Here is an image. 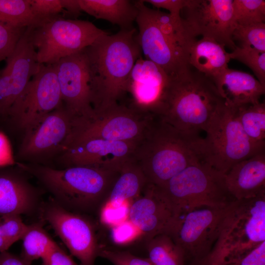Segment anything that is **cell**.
<instances>
[{
    "instance_id": "obj_30",
    "label": "cell",
    "mask_w": 265,
    "mask_h": 265,
    "mask_svg": "<svg viewBox=\"0 0 265 265\" xmlns=\"http://www.w3.org/2000/svg\"><path fill=\"white\" fill-rule=\"evenodd\" d=\"M44 223L41 220L28 225L22 238L23 248L20 256L29 263L42 258L56 244L44 229Z\"/></svg>"
},
{
    "instance_id": "obj_44",
    "label": "cell",
    "mask_w": 265,
    "mask_h": 265,
    "mask_svg": "<svg viewBox=\"0 0 265 265\" xmlns=\"http://www.w3.org/2000/svg\"><path fill=\"white\" fill-rule=\"evenodd\" d=\"M226 265H265V241L241 260Z\"/></svg>"
},
{
    "instance_id": "obj_35",
    "label": "cell",
    "mask_w": 265,
    "mask_h": 265,
    "mask_svg": "<svg viewBox=\"0 0 265 265\" xmlns=\"http://www.w3.org/2000/svg\"><path fill=\"white\" fill-rule=\"evenodd\" d=\"M98 257L109 261L114 265H154L147 258L133 254L127 250L110 247L102 244Z\"/></svg>"
},
{
    "instance_id": "obj_12",
    "label": "cell",
    "mask_w": 265,
    "mask_h": 265,
    "mask_svg": "<svg viewBox=\"0 0 265 265\" xmlns=\"http://www.w3.org/2000/svg\"><path fill=\"white\" fill-rule=\"evenodd\" d=\"M229 205L198 207L180 215L170 236L183 251L185 265L196 264L210 252Z\"/></svg>"
},
{
    "instance_id": "obj_15",
    "label": "cell",
    "mask_w": 265,
    "mask_h": 265,
    "mask_svg": "<svg viewBox=\"0 0 265 265\" xmlns=\"http://www.w3.org/2000/svg\"><path fill=\"white\" fill-rule=\"evenodd\" d=\"M63 105L74 121L94 115L91 106L90 70L84 49L53 64Z\"/></svg>"
},
{
    "instance_id": "obj_45",
    "label": "cell",
    "mask_w": 265,
    "mask_h": 265,
    "mask_svg": "<svg viewBox=\"0 0 265 265\" xmlns=\"http://www.w3.org/2000/svg\"><path fill=\"white\" fill-rule=\"evenodd\" d=\"M0 265H32V263L6 251L0 253Z\"/></svg>"
},
{
    "instance_id": "obj_6",
    "label": "cell",
    "mask_w": 265,
    "mask_h": 265,
    "mask_svg": "<svg viewBox=\"0 0 265 265\" xmlns=\"http://www.w3.org/2000/svg\"><path fill=\"white\" fill-rule=\"evenodd\" d=\"M178 218L201 207L223 208L235 200L229 193L225 175L204 162L189 165L159 187Z\"/></svg>"
},
{
    "instance_id": "obj_37",
    "label": "cell",
    "mask_w": 265,
    "mask_h": 265,
    "mask_svg": "<svg viewBox=\"0 0 265 265\" xmlns=\"http://www.w3.org/2000/svg\"><path fill=\"white\" fill-rule=\"evenodd\" d=\"M27 27H16L0 22V62L14 51Z\"/></svg>"
},
{
    "instance_id": "obj_31",
    "label": "cell",
    "mask_w": 265,
    "mask_h": 265,
    "mask_svg": "<svg viewBox=\"0 0 265 265\" xmlns=\"http://www.w3.org/2000/svg\"><path fill=\"white\" fill-rule=\"evenodd\" d=\"M49 19L36 16L31 10L29 0H0V22L10 26H35Z\"/></svg>"
},
{
    "instance_id": "obj_22",
    "label": "cell",
    "mask_w": 265,
    "mask_h": 265,
    "mask_svg": "<svg viewBox=\"0 0 265 265\" xmlns=\"http://www.w3.org/2000/svg\"><path fill=\"white\" fill-rule=\"evenodd\" d=\"M224 175L227 188L235 200L257 196L265 190V152L239 161Z\"/></svg>"
},
{
    "instance_id": "obj_3",
    "label": "cell",
    "mask_w": 265,
    "mask_h": 265,
    "mask_svg": "<svg viewBox=\"0 0 265 265\" xmlns=\"http://www.w3.org/2000/svg\"><path fill=\"white\" fill-rule=\"evenodd\" d=\"M201 138L182 132L158 116L137 144L133 158L148 183L161 187L186 167L204 162Z\"/></svg>"
},
{
    "instance_id": "obj_34",
    "label": "cell",
    "mask_w": 265,
    "mask_h": 265,
    "mask_svg": "<svg viewBox=\"0 0 265 265\" xmlns=\"http://www.w3.org/2000/svg\"><path fill=\"white\" fill-rule=\"evenodd\" d=\"M229 55L231 59L238 60L248 66L258 80L265 86V52L237 46Z\"/></svg>"
},
{
    "instance_id": "obj_17",
    "label": "cell",
    "mask_w": 265,
    "mask_h": 265,
    "mask_svg": "<svg viewBox=\"0 0 265 265\" xmlns=\"http://www.w3.org/2000/svg\"><path fill=\"white\" fill-rule=\"evenodd\" d=\"M170 80L162 68L140 56L126 83V93L132 97L130 105L142 112L160 117L165 109Z\"/></svg>"
},
{
    "instance_id": "obj_43",
    "label": "cell",
    "mask_w": 265,
    "mask_h": 265,
    "mask_svg": "<svg viewBox=\"0 0 265 265\" xmlns=\"http://www.w3.org/2000/svg\"><path fill=\"white\" fill-rule=\"evenodd\" d=\"M16 163L10 141L5 134L0 131V168L13 166Z\"/></svg>"
},
{
    "instance_id": "obj_23",
    "label": "cell",
    "mask_w": 265,
    "mask_h": 265,
    "mask_svg": "<svg viewBox=\"0 0 265 265\" xmlns=\"http://www.w3.org/2000/svg\"><path fill=\"white\" fill-rule=\"evenodd\" d=\"M212 81L225 104L231 107L259 103L265 92V86L253 76L229 68Z\"/></svg>"
},
{
    "instance_id": "obj_28",
    "label": "cell",
    "mask_w": 265,
    "mask_h": 265,
    "mask_svg": "<svg viewBox=\"0 0 265 265\" xmlns=\"http://www.w3.org/2000/svg\"><path fill=\"white\" fill-rule=\"evenodd\" d=\"M235 108L238 121L247 137L259 149L265 151V103L246 104Z\"/></svg>"
},
{
    "instance_id": "obj_19",
    "label": "cell",
    "mask_w": 265,
    "mask_h": 265,
    "mask_svg": "<svg viewBox=\"0 0 265 265\" xmlns=\"http://www.w3.org/2000/svg\"><path fill=\"white\" fill-rule=\"evenodd\" d=\"M135 2L138 10L135 20L138 27L137 37L145 58L159 66L170 79L178 77L190 66L188 62L160 31L151 8L143 0Z\"/></svg>"
},
{
    "instance_id": "obj_29",
    "label": "cell",
    "mask_w": 265,
    "mask_h": 265,
    "mask_svg": "<svg viewBox=\"0 0 265 265\" xmlns=\"http://www.w3.org/2000/svg\"><path fill=\"white\" fill-rule=\"evenodd\" d=\"M145 243L147 258L154 265H185L183 251L170 235L160 234Z\"/></svg>"
},
{
    "instance_id": "obj_38",
    "label": "cell",
    "mask_w": 265,
    "mask_h": 265,
    "mask_svg": "<svg viewBox=\"0 0 265 265\" xmlns=\"http://www.w3.org/2000/svg\"><path fill=\"white\" fill-rule=\"evenodd\" d=\"M132 203L126 202L119 207L103 205L96 216L99 225L111 228L127 219Z\"/></svg>"
},
{
    "instance_id": "obj_40",
    "label": "cell",
    "mask_w": 265,
    "mask_h": 265,
    "mask_svg": "<svg viewBox=\"0 0 265 265\" xmlns=\"http://www.w3.org/2000/svg\"><path fill=\"white\" fill-rule=\"evenodd\" d=\"M33 13L43 19H51L63 13L60 0H29Z\"/></svg>"
},
{
    "instance_id": "obj_42",
    "label": "cell",
    "mask_w": 265,
    "mask_h": 265,
    "mask_svg": "<svg viewBox=\"0 0 265 265\" xmlns=\"http://www.w3.org/2000/svg\"><path fill=\"white\" fill-rule=\"evenodd\" d=\"M159 9L167 10L169 14L175 17H181V11L189 4L190 0H143Z\"/></svg>"
},
{
    "instance_id": "obj_2",
    "label": "cell",
    "mask_w": 265,
    "mask_h": 265,
    "mask_svg": "<svg viewBox=\"0 0 265 265\" xmlns=\"http://www.w3.org/2000/svg\"><path fill=\"white\" fill-rule=\"evenodd\" d=\"M16 164L35 177L60 206L90 216H97L120 170L93 166L59 169L18 161Z\"/></svg>"
},
{
    "instance_id": "obj_13",
    "label": "cell",
    "mask_w": 265,
    "mask_h": 265,
    "mask_svg": "<svg viewBox=\"0 0 265 265\" xmlns=\"http://www.w3.org/2000/svg\"><path fill=\"white\" fill-rule=\"evenodd\" d=\"M74 120L62 104L24 134L16 161L45 165L63 151L72 134Z\"/></svg>"
},
{
    "instance_id": "obj_9",
    "label": "cell",
    "mask_w": 265,
    "mask_h": 265,
    "mask_svg": "<svg viewBox=\"0 0 265 265\" xmlns=\"http://www.w3.org/2000/svg\"><path fill=\"white\" fill-rule=\"evenodd\" d=\"M38 212L41 220L50 225L81 265H94L102 244L96 220L67 210L53 198L42 202Z\"/></svg>"
},
{
    "instance_id": "obj_4",
    "label": "cell",
    "mask_w": 265,
    "mask_h": 265,
    "mask_svg": "<svg viewBox=\"0 0 265 265\" xmlns=\"http://www.w3.org/2000/svg\"><path fill=\"white\" fill-rule=\"evenodd\" d=\"M224 103L212 80L190 66L170 79L160 117L182 132L200 136Z\"/></svg>"
},
{
    "instance_id": "obj_14",
    "label": "cell",
    "mask_w": 265,
    "mask_h": 265,
    "mask_svg": "<svg viewBox=\"0 0 265 265\" xmlns=\"http://www.w3.org/2000/svg\"><path fill=\"white\" fill-rule=\"evenodd\" d=\"M136 145L97 138H71L55 159L63 168L93 166L120 170L133 158Z\"/></svg>"
},
{
    "instance_id": "obj_20",
    "label": "cell",
    "mask_w": 265,
    "mask_h": 265,
    "mask_svg": "<svg viewBox=\"0 0 265 265\" xmlns=\"http://www.w3.org/2000/svg\"><path fill=\"white\" fill-rule=\"evenodd\" d=\"M128 219L141 232L144 242L160 234L170 235L178 221L161 188L149 183L131 204Z\"/></svg>"
},
{
    "instance_id": "obj_39",
    "label": "cell",
    "mask_w": 265,
    "mask_h": 265,
    "mask_svg": "<svg viewBox=\"0 0 265 265\" xmlns=\"http://www.w3.org/2000/svg\"><path fill=\"white\" fill-rule=\"evenodd\" d=\"M28 227L20 215L12 214L0 217V230L7 241L11 246L22 239Z\"/></svg>"
},
{
    "instance_id": "obj_33",
    "label": "cell",
    "mask_w": 265,
    "mask_h": 265,
    "mask_svg": "<svg viewBox=\"0 0 265 265\" xmlns=\"http://www.w3.org/2000/svg\"><path fill=\"white\" fill-rule=\"evenodd\" d=\"M232 38L234 42L237 41L239 43V47L265 52V23L243 26L237 25Z\"/></svg>"
},
{
    "instance_id": "obj_24",
    "label": "cell",
    "mask_w": 265,
    "mask_h": 265,
    "mask_svg": "<svg viewBox=\"0 0 265 265\" xmlns=\"http://www.w3.org/2000/svg\"><path fill=\"white\" fill-rule=\"evenodd\" d=\"M225 46L208 38L196 40L189 51V65L213 80L228 68L231 60Z\"/></svg>"
},
{
    "instance_id": "obj_21",
    "label": "cell",
    "mask_w": 265,
    "mask_h": 265,
    "mask_svg": "<svg viewBox=\"0 0 265 265\" xmlns=\"http://www.w3.org/2000/svg\"><path fill=\"white\" fill-rule=\"evenodd\" d=\"M41 203L38 190L21 169H0V217L31 214L38 212Z\"/></svg>"
},
{
    "instance_id": "obj_25",
    "label": "cell",
    "mask_w": 265,
    "mask_h": 265,
    "mask_svg": "<svg viewBox=\"0 0 265 265\" xmlns=\"http://www.w3.org/2000/svg\"><path fill=\"white\" fill-rule=\"evenodd\" d=\"M83 12L97 19L118 26L121 30L133 27L138 10L135 1L128 0H79Z\"/></svg>"
},
{
    "instance_id": "obj_18",
    "label": "cell",
    "mask_w": 265,
    "mask_h": 265,
    "mask_svg": "<svg viewBox=\"0 0 265 265\" xmlns=\"http://www.w3.org/2000/svg\"><path fill=\"white\" fill-rule=\"evenodd\" d=\"M27 27L12 54L6 59V65L0 71V120L4 119L22 94L40 64L29 38Z\"/></svg>"
},
{
    "instance_id": "obj_26",
    "label": "cell",
    "mask_w": 265,
    "mask_h": 265,
    "mask_svg": "<svg viewBox=\"0 0 265 265\" xmlns=\"http://www.w3.org/2000/svg\"><path fill=\"white\" fill-rule=\"evenodd\" d=\"M148 183L141 168L133 158L121 168L103 205L117 207L126 202L132 203L141 195Z\"/></svg>"
},
{
    "instance_id": "obj_8",
    "label": "cell",
    "mask_w": 265,
    "mask_h": 265,
    "mask_svg": "<svg viewBox=\"0 0 265 265\" xmlns=\"http://www.w3.org/2000/svg\"><path fill=\"white\" fill-rule=\"evenodd\" d=\"M107 33L90 22L60 15L30 26L29 38L39 63L53 64L83 50Z\"/></svg>"
},
{
    "instance_id": "obj_7",
    "label": "cell",
    "mask_w": 265,
    "mask_h": 265,
    "mask_svg": "<svg viewBox=\"0 0 265 265\" xmlns=\"http://www.w3.org/2000/svg\"><path fill=\"white\" fill-rule=\"evenodd\" d=\"M200 141L203 162L226 174L234 165L265 151L256 147L243 132L236 108L224 103L213 115Z\"/></svg>"
},
{
    "instance_id": "obj_16",
    "label": "cell",
    "mask_w": 265,
    "mask_h": 265,
    "mask_svg": "<svg viewBox=\"0 0 265 265\" xmlns=\"http://www.w3.org/2000/svg\"><path fill=\"white\" fill-rule=\"evenodd\" d=\"M182 11V18L195 37L201 35L232 50L237 46L232 38L237 26L233 0H190Z\"/></svg>"
},
{
    "instance_id": "obj_27",
    "label": "cell",
    "mask_w": 265,
    "mask_h": 265,
    "mask_svg": "<svg viewBox=\"0 0 265 265\" xmlns=\"http://www.w3.org/2000/svg\"><path fill=\"white\" fill-rule=\"evenodd\" d=\"M151 13L160 31L188 62L190 49L196 37L190 32L182 17H175L152 8Z\"/></svg>"
},
{
    "instance_id": "obj_1",
    "label": "cell",
    "mask_w": 265,
    "mask_h": 265,
    "mask_svg": "<svg viewBox=\"0 0 265 265\" xmlns=\"http://www.w3.org/2000/svg\"><path fill=\"white\" fill-rule=\"evenodd\" d=\"M135 28L105 34L84 49L90 70L93 112L119 103L129 76L141 56Z\"/></svg>"
},
{
    "instance_id": "obj_41",
    "label": "cell",
    "mask_w": 265,
    "mask_h": 265,
    "mask_svg": "<svg viewBox=\"0 0 265 265\" xmlns=\"http://www.w3.org/2000/svg\"><path fill=\"white\" fill-rule=\"evenodd\" d=\"M41 259L43 265H81L77 264L57 243Z\"/></svg>"
},
{
    "instance_id": "obj_10",
    "label": "cell",
    "mask_w": 265,
    "mask_h": 265,
    "mask_svg": "<svg viewBox=\"0 0 265 265\" xmlns=\"http://www.w3.org/2000/svg\"><path fill=\"white\" fill-rule=\"evenodd\" d=\"M157 116L119 103L74 122L71 138L91 137L137 144Z\"/></svg>"
},
{
    "instance_id": "obj_11",
    "label": "cell",
    "mask_w": 265,
    "mask_h": 265,
    "mask_svg": "<svg viewBox=\"0 0 265 265\" xmlns=\"http://www.w3.org/2000/svg\"><path fill=\"white\" fill-rule=\"evenodd\" d=\"M62 104L53 65L40 64L38 70L3 120H8L13 127L25 134Z\"/></svg>"
},
{
    "instance_id": "obj_32",
    "label": "cell",
    "mask_w": 265,
    "mask_h": 265,
    "mask_svg": "<svg viewBox=\"0 0 265 265\" xmlns=\"http://www.w3.org/2000/svg\"><path fill=\"white\" fill-rule=\"evenodd\" d=\"M233 10L238 25L243 26L265 23L264 0H233Z\"/></svg>"
},
{
    "instance_id": "obj_47",
    "label": "cell",
    "mask_w": 265,
    "mask_h": 265,
    "mask_svg": "<svg viewBox=\"0 0 265 265\" xmlns=\"http://www.w3.org/2000/svg\"><path fill=\"white\" fill-rule=\"evenodd\" d=\"M10 246L0 230V253L6 251Z\"/></svg>"
},
{
    "instance_id": "obj_46",
    "label": "cell",
    "mask_w": 265,
    "mask_h": 265,
    "mask_svg": "<svg viewBox=\"0 0 265 265\" xmlns=\"http://www.w3.org/2000/svg\"><path fill=\"white\" fill-rule=\"evenodd\" d=\"M60 2L65 14L76 18L83 12L79 0H60Z\"/></svg>"
},
{
    "instance_id": "obj_36",
    "label": "cell",
    "mask_w": 265,
    "mask_h": 265,
    "mask_svg": "<svg viewBox=\"0 0 265 265\" xmlns=\"http://www.w3.org/2000/svg\"><path fill=\"white\" fill-rule=\"evenodd\" d=\"M110 229V239L116 246H127L140 239H143L141 232L129 219Z\"/></svg>"
},
{
    "instance_id": "obj_5",
    "label": "cell",
    "mask_w": 265,
    "mask_h": 265,
    "mask_svg": "<svg viewBox=\"0 0 265 265\" xmlns=\"http://www.w3.org/2000/svg\"><path fill=\"white\" fill-rule=\"evenodd\" d=\"M265 241V190L229 206L209 254L194 265H226L238 261Z\"/></svg>"
}]
</instances>
